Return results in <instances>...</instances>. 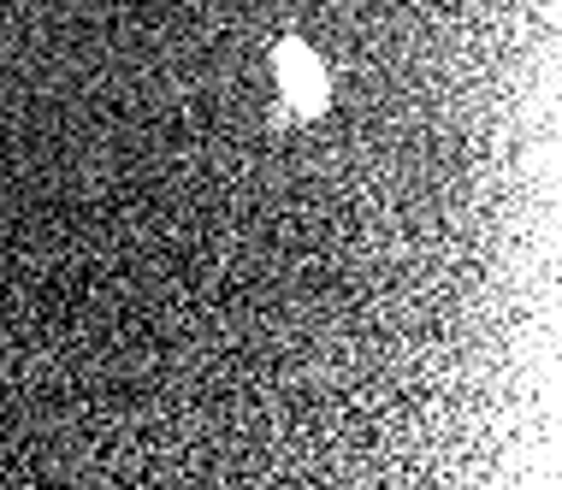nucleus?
Masks as SVG:
<instances>
[{
	"mask_svg": "<svg viewBox=\"0 0 562 490\" xmlns=\"http://www.w3.org/2000/svg\"><path fill=\"white\" fill-rule=\"evenodd\" d=\"M272 71H279V118H321L331 101V71L308 42L284 36L272 48Z\"/></svg>",
	"mask_w": 562,
	"mask_h": 490,
	"instance_id": "1",
	"label": "nucleus"
}]
</instances>
